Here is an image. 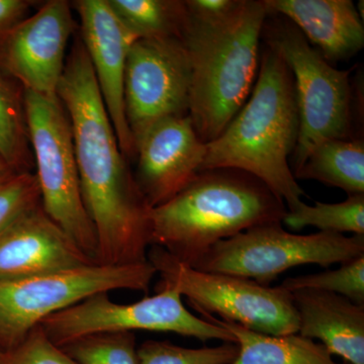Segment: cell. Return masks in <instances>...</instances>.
<instances>
[{"label":"cell","mask_w":364,"mask_h":364,"mask_svg":"<svg viewBox=\"0 0 364 364\" xmlns=\"http://www.w3.org/2000/svg\"><path fill=\"white\" fill-rule=\"evenodd\" d=\"M267 16L263 0H242L233 14L215 20L188 14L182 42L191 62L188 116L203 143L215 140L247 102Z\"/></svg>","instance_id":"3957f363"},{"label":"cell","mask_w":364,"mask_h":364,"mask_svg":"<svg viewBox=\"0 0 364 364\" xmlns=\"http://www.w3.org/2000/svg\"><path fill=\"white\" fill-rule=\"evenodd\" d=\"M294 176L338 188L348 196L364 195L363 139H333L318 144Z\"/></svg>","instance_id":"d6986e66"},{"label":"cell","mask_w":364,"mask_h":364,"mask_svg":"<svg viewBox=\"0 0 364 364\" xmlns=\"http://www.w3.org/2000/svg\"><path fill=\"white\" fill-rule=\"evenodd\" d=\"M282 287L291 293L306 289L329 291L364 306V255L341 263L338 269L289 277L282 282Z\"/></svg>","instance_id":"cb8c5ba5"},{"label":"cell","mask_w":364,"mask_h":364,"mask_svg":"<svg viewBox=\"0 0 364 364\" xmlns=\"http://www.w3.org/2000/svg\"><path fill=\"white\" fill-rule=\"evenodd\" d=\"M57 95L70 119L81 195L97 234L98 264L147 262L151 208L119 148L80 38L67 56Z\"/></svg>","instance_id":"6da1fadb"},{"label":"cell","mask_w":364,"mask_h":364,"mask_svg":"<svg viewBox=\"0 0 364 364\" xmlns=\"http://www.w3.org/2000/svg\"><path fill=\"white\" fill-rule=\"evenodd\" d=\"M242 0H186V11L191 16L203 20H215L233 14Z\"/></svg>","instance_id":"83f0119b"},{"label":"cell","mask_w":364,"mask_h":364,"mask_svg":"<svg viewBox=\"0 0 364 364\" xmlns=\"http://www.w3.org/2000/svg\"><path fill=\"white\" fill-rule=\"evenodd\" d=\"M191 76V62L181 39L134 42L124 85V112L134 142L163 119L188 116Z\"/></svg>","instance_id":"8fae6325"},{"label":"cell","mask_w":364,"mask_h":364,"mask_svg":"<svg viewBox=\"0 0 364 364\" xmlns=\"http://www.w3.org/2000/svg\"><path fill=\"white\" fill-rule=\"evenodd\" d=\"M135 179L151 208L168 202L200 171L207 144L188 116L157 122L135 142Z\"/></svg>","instance_id":"4fadbf2b"},{"label":"cell","mask_w":364,"mask_h":364,"mask_svg":"<svg viewBox=\"0 0 364 364\" xmlns=\"http://www.w3.org/2000/svg\"><path fill=\"white\" fill-rule=\"evenodd\" d=\"M95 263L46 214L41 203L18 215L0 234V282Z\"/></svg>","instance_id":"9a60e30c"},{"label":"cell","mask_w":364,"mask_h":364,"mask_svg":"<svg viewBox=\"0 0 364 364\" xmlns=\"http://www.w3.org/2000/svg\"><path fill=\"white\" fill-rule=\"evenodd\" d=\"M2 351L0 350V363H1Z\"/></svg>","instance_id":"4dcf8cb0"},{"label":"cell","mask_w":364,"mask_h":364,"mask_svg":"<svg viewBox=\"0 0 364 364\" xmlns=\"http://www.w3.org/2000/svg\"><path fill=\"white\" fill-rule=\"evenodd\" d=\"M37 1L0 0V38L30 16Z\"/></svg>","instance_id":"f1b7e54d"},{"label":"cell","mask_w":364,"mask_h":364,"mask_svg":"<svg viewBox=\"0 0 364 364\" xmlns=\"http://www.w3.org/2000/svg\"><path fill=\"white\" fill-rule=\"evenodd\" d=\"M293 74L299 132L291 155L293 173L311 151L333 139H353L354 97L350 73L330 64L287 18L268 14L262 31Z\"/></svg>","instance_id":"5b68a950"},{"label":"cell","mask_w":364,"mask_h":364,"mask_svg":"<svg viewBox=\"0 0 364 364\" xmlns=\"http://www.w3.org/2000/svg\"><path fill=\"white\" fill-rule=\"evenodd\" d=\"M41 203L39 184L33 172L14 174L0 183V234L18 215Z\"/></svg>","instance_id":"484cf974"},{"label":"cell","mask_w":364,"mask_h":364,"mask_svg":"<svg viewBox=\"0 0 364 364\" xmlns=\"http://www.w3.org/2000/svg\"><path fill=\"white\" fill-rule=\"evenodd\" d=\"M282 223L294 231L315 227L320 232L364 236V195L348 196L345 202L338 203L316 202L309 205L301 202L287 210Z\"/></svg>","instance_id":"7402d4cb"},{"label":"cell","mask_w":364,"mask_h":364,"mask_svg":"<svg viewBox=\"0 0 364 364\" xmlns=\"http://www.w3.org/2000/svg\"><path fill=\"white\" fill-rule=\"evenodd\" d=\"M122 25L136 40L178 38L186 28V7L181 0H107Z\"/></svg>","instance_id":"ffe728a7"},{"label":"cell","mask_w":364,"mask_h":364,"mask_svg":"<svg viewBox=\"0 0 364 364\" xmlns=\"http://www.w3.org/2000/svg\"><path fill=\"white\" fill-rule=\"evenodd\" d=\"M28 136L46 214L97 263L95 227L81 195L70 119L58 97L25 91Z\"/></svg>","instance_id":"8992f818"},{"label":"cell","mask_w":364,"mask_h":364,"mask_svg":"<svg viewBox=\"0 0 364 364\" xmlns=\"http://www.w3.org/2000/svg\"><path fill=\"white\" fill-rule=\"evenodd\" d=\"M16 173H18V172H16L14 169H11V167L0 158V183L6 181L7 178H9V177L13 176L14 174Z\"/></svg>","instance_id":"f546056e"},{"label":"cell","mask_w":364,"mask_h":364,"mask_svg":"<svg viewBox=\"0 0 364 364\" xmlns=\"http://www.w3.org/2000/svg\"><path fill=\"white\" fill-rule=\"evenodd\" d=\"M298 313L299 333L318 339L349 364H364V306L340 294L318 289L291 291Z\"/></svg>","instance_id":"e0dca14e"},{"label":"cell","mask_w":364,"mask_h":364,"mask_svg":"<svg viewBox=\"0 0 364 364\" xmlns=\"http://www.w3.org/2000/svg\"><path fill=\"white\" fill-rule=\"evenodd\" d=\"M361 255L364 236L329 232L298 235L286 231L282 223H272L218 242L191 267L245 277L269 287L289 268L306 264L328 267Z\"/></svg>","instance_id":"9c48e42d"},{"label":"cell","mask_w":364,"mask_h":364,"mask_svg":"<svg viewBox=\"0 0 364 364\" xmlns=\"http://www.w3.org/2000/svg\"><path fill=\"white\" fill-rule=\"evenodd\" d=\"M238 353V345L232 342L191 349L168 341L148 340L136 349L139 364H232Z\"/></svg>","instance_id":"d4e9b609"},{"label":"cell","mask_w":364,"mask_h":364,"mask_svg":"<svg viewBox=\"0 0 364 364\" xmlns=\"http://www.w3.org/2000/svg\"><path fill=\"white\" fill-rule=\"evenodd\" d=\"M286 213L284 200L255 176L205 170L168 202L151 208V246L193 267L218 242L282 223Z\"/></svg>","instance_id":"277c9868"},{"label":"cell","mask_w":364,"mask_h":364,"mask_svg":"<svg viewBox=\"0 0 364 364\" xmlns=\"http://www.w3.org/2000/svg\"><path fill=\"white\" fill-rule=\"evenodd\" d=\"M75 28L70 2L49 0L0 38V68L30 92L58 97Z\"/></svg>","instance_id":"7c38bea8"},{"label":"cell","mask_w":364,"mask_h":364,"mask_svg":"<svg viewBox=\"0 0 364 364\" xmlns=\"http://www.w3.org/2000/svg\"><path fill=\"white\" fill-rule=\"evenodd\" d=\"M156 273L149 261L123 267L95 263L0 282V350L14 348L44 318L93 294L117 289L147 294Z\"/></svg>","instance_id":"52a82bcc"},{"label":"cell","mask_w":364,"mask_h":364,"mask_svg":"<svg viewBox=\"0 0 364 364\" xmlns=\"http://www.w3.org/2000/svg\"><path fill=\"white\" fill-rule=\"evenodd\" d=\"M268 14L287 18L330 64L364 46L363 18L351 0H263Z\"/></svg>","instance_id":"2e32d148"},{"label":"cell","mask_w":364,"mask_h":364,"mask_svg":"<svg viewBox=\"0 0 364 364\" xmlns=\"http://www.w3.org/2000/svg\"><path fill=\"white\" fill-rule=\"evenodd\" d=\"M157 294L132 304L114 303L107 293L93 294L40 323L48 338L58 347L72 340L98 333H176L205 342L221 340L236 343L224 328L189 312L182 296L171 287L157 286Z\"/></svg>","instance_id":"30bf717a"},{"label":"cell","mask_w":364,"mask_h":364,"mask_svg":"<svg viewBox=\"0 0 364 364\" xmlns=\"http://www.w3.org/2000/svg\"><path fill=\"white\" fill-rule=\"evenodd\" d=\"M299 132L293 74L279 53L265 46L247 102L225 130L207 144L200 171L246 172L267 184L287 202V210H291L306 195L289 163Z\"/></svg>","instance_id":"7a4b0ae2"},{"label":"cell","mask_w":364,"mask_h":364,"mask_svg":"<svg viewBox=\"0 0 364 364\" xmlns=\"http://www.w3.org/2000/svg\"><path fill=\"white\" fill-rule=\"evenodd\" d=\"M203 318L224 328L236 339L239 353L232 364H349L337 363L321 343L298 334L272 336L243 326L202 314Z\"/></svg>","instance_id":"ac0fdd59"},{"label":"cell","mask_w":364,"mask_h":364,"mask_svg":"<svg viewBox=\"0 0 364 364\" xmlns=\"http://www.w3.org/2000/svg\"><path fill=\"white\" fill-rule=\"evenodd\" d=\"M0 158L18 172H32L25 90L0 68Z\"/></svg>","instance_id":"44dd1931"},{"label":"cell","mask_w":364,"mask_h":364,"mask_svg":"<svg viewBox=\"0 0 364 364\" xmlns=\"http://www.w3.org/2000/svg\"><path fill=\"white\" fill-rule=\"evenodd\" d=\"M0 364H77L48 338L40 325L9 350L2 352Z\"/></svg>","instance_id":"4316f807"},{"label":"cell","mask_w":364,"mask_h":364,"mask_svg":"<svg viewBox=\"0 0 364 364\" xmlns=\"http://www.w3.org/2000/svg\"><path fill=\"white\" fill-rule=\"evenodd\" d=\"M80 40L92 66L97 87L127 160L135 159L136 148L124 112V85L127 58L135 37L117 20L107 0H76Z\"/></svg>","instance_id":"5bb4252c"},{"label":"cell","mask_w":364,"mask_h":364,"mask_svg":"<svg viewBox=\"0 0 364 364\" xmlns=\"http://www.w3.org/2000/svg\"><path fill=\"white\" fill-rule=\"evenodd\" d=\"M60 348L77 364H139L134 332L86 335Z\"/></svg>","instance_id":"603a6c76"},{"label":"cell","mask_w":364,"mask_h":364,"mask_svg":"<svg viewBox=\"0 0 364 364\" xmlns=\"http://www.w3.org/2000/svg\"><path fill=\"white\" fill-rule=\"evenodd\" d=\"M147 258L161 277L157 286L173 287L198 313L218 315L272 336L299 333L293 294L282 286H262L245 277L200 272L158 246H152Z\"/></svg>","instance_id":"ba28073f"}]
</instances>
